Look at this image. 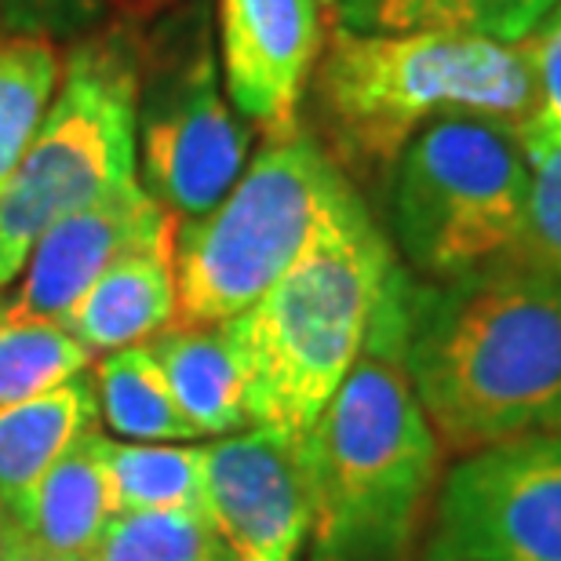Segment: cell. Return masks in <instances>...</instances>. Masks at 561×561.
Wrapping results in <instances>:
<instances>
[{"label":"cell","instance_id":"obj_1","mask_svg":"<svg viewBox=\"0 0 561 561\" xmlns=\"http://www.w3.org/2000/svg\"><path fill=\"white\" fill-rule=\"evenodd\" d=\"M405 368L442 453L561 434V271L511 255L445 285L409 277Z\"/></svg>","mask_w":561,"mask_h":561},{"label":"cell","instance_id":"obj_2","mask_svg":"<svg viewBox=\"0 0 561 561\" xmlns=\"http://www.w3.org/2000/svg\"><path fill=\"white\" fill-rule=\"evenodd\" d=\"M409 271L398 266L373 332L302 445L310 561H412L442 485V442L405 368Z\"/></svg>","mask_w":561,"mask_h":561},{"label":"cell","instance_id":"obj_3","mask_svg":"<svg viewBox=\"0 0 561 561\" xmlns=\"http://www.w3.org/2000/svg\"><path fill=\"white\" fill-rule=\"evenodd\" d=\"M398 266L394 244L351 183L299 260L222 324L241 362L249 426L307 445L362 354Z\"/></svg>","mask_w":561,"mask_h":561},{"label":"cell","instance_id":"obj_4","mask_svg":"<svg viewBox=\"0 0 561 561\" xmlns=\"http://www.w3.org/2000/svg\"><path fill=\"white\" fill-rule=\"evenodd\" d=\"M533 103L522 41L329 26L302 106H310V136L354 186H387L401 150L431 121L489 114L522 125Z\"/></svg>","mask_w":561,"mask_h":561},{"label":"cell","instance_id":"obj_5","mask_svg":"<svg viewBox=\"0 0 561 561\" xmlns=\"http://www.w3.org/2000/svg\"><path fill=\"white\" fill-rule=\"evenodd\" d=\"M383 190L394 255L423 285L522 255L529 168L518 121L489 114L431 121L401 150Z\"/></svg>","mask_w":561,"mask_h":561},{"label":"cell","instance_id":"obj_6","mask_svg":"<svg viewBox=\"0 0 561 561\" xmlns=\"http://www.w3.org/2000/svg\"><path fill=\"white\" fill-rule=\"evenodd\" d=\"M136 99V30L110 19L70 41L48 114L0 194V291L15 285L55 219L139 179Z\"/></svg>","mask_w":561,"mask_h":561},{"label":"cell","instance_id":"obj_7","mask_svg":"<svg viewBox=\"0 0 561 561\" xmlns=\"http://www.w3.org/2000/svg\"><path fill=\"white\" fill-rule=\"evenodd\" d=\"M351 186L302 125L263 139L216 208L175 227V321L227 324L299 260Z\"/></svg>","mask_w":561,"mask_h":561},{"label":"cell","instance_id":"obj_8","mask_svg":"<svg viewBox=\"0 0 561 561\" xmlns=\"http://www.w3.org/2000/svg\"><path fill=\"white\" fill-rule=\"evenodd\" d=\"M139 37L136 175L179 222L230 194L252 157V125L222 88L216 26L205 0H179Z\"/></svg>","mask_w":561,"mask_h":561},{"label":"cell","instance_id":"obj_9","mask_svg":"<svg viewBox=\"0 0 561 561\" xmlns=\"http://www.w3.org/2000/svg\"><path fill=\"white\" fill-rule=\"evenodd\" d=\"M431 551L456 561H561V434L459 456L434 496Z\"/></svg>","mask_w":561,"mask_h":561},{"label":"cell","instance_id":"obj_10","mask_svg":"<svg viewBox=\"0 0 561 561\" xmlns=\"http://www.w3.org/2000/svg\"><path fill=\"white\" fill-rule=\"evenodd\" d=\"M205 518L227 561H302L310 543L302 448L271 426L205 445Z\"/></svg>","mask_w":561,"mask_h":561},{"label":"cell","instance_id":"obj_11","mask_svg":"<svg viewBox=\"0 0 561 561\" xmlns=\"http://www.w3.org/2000/svg\"><path fill=\"white\" fill-rule=\"evenodd\" d=\"M321 0H216V55L233 110L263 139L302 128V103L324 48Z\"/></svg>","mask_w":561,"mask_h":561},{"label":"cell","instance_id":"obj_12","mask_svg":"<svg viewBox=\"0 0 561 561\" xmlns=\"http://www.w3.org/2000/svg\"><path fill=\"white\" fill-rule=\"evenodd\" d=\"M179 222L146 194L139 179L114 186L92 205L66 211L33 244L19 285L0 291V307L26 318L62 321L84 288L117 260Z\"/></svg>","mask_w":561,"mask_h":561},{"label":"cell","instance_id":"obj_13","mask_svg":"<svg viewBox=\"0 0 561 561\" xmlns=\"http://www.w3.org/2000/svg\"><path fill=\"white\" fill-rule=\"evenodd\" d=\"M175 227L121 252L59 321L92 354L153 340L175 321Z\"/></svg>","mask_w":561,"mask_h":561},{"label":"cell","instance_id":"obj_14","mask_svg":"<svg viewBox=\"0 0 561 561\" xmlns=\"http://www.w3.org/2000/svg\"><path fill=\"white\" fill-rule=\"evenodd\" d=\"M114 514L117 496L106 467V431H92L11 503L8 522L44 551L92 558Z\"/></svg>","mask_w":561,"mask_h":561},{"label":"cell","instance_id":"obj_15","mask_svg":"<svg viewBox=\"0 0 561 561\" xmlns=\"http://www.w3.org/2000/svg\"><path fill=\"white\" fill-rule=\"evenodd\" d=\"M146 346L197 437H227L249 426L241 362L222 324H168Z\"/></svg>","mask_w":561,"mask_h":561},{"label":"cell","instance_id":"obj_16","mask_svg":"<svg viewBox=\"0 0 561 561\" xmlns=\"http://www.w3.org/2000/svg\"><path fill=\"white\" fill-rule=\"evenodd\" d=\"M92 431H103V420L88 373L0 409V507L8 511L55 459Z\"/></svg>","mask_w":561,"mask_h":561},{"label":"cell","instance_id":"obj_17","mask_svg":"<svg viewBox=\"0 0 561 561\" xmlns=\"http://www.w3.org/2000/svg\"><path fill=\"white\" fill-rule=\"evenodd\" d=\"M558 0H335L329 26L351 33H453L518 44Z\"/></svg>","mask_w":561,"mask_h":561},{"label":"cell","instance_id":"obj_18","mask_svg":"<svg viewBox=\"0 0 561 561\" xmlns=\"http://www.w3.org/2000/svg\"><path fill=\"white\" fill-rule=\"evenodd\" d=\"M92 383L99 420L121 442H197V431L183 416L146 343L103 354Z\"/></svg>","mask_w":561,"mask_h":561},{"label":"cell","instance_id":"obj_19","mask_svg":"<svg viewBox=\"0 0 561 561\" xmlns=\"http://www.w3.org/2000/svg\"><path fill=\"white\" fill-rule=\"evenodd\" d=\"M106 467L117 511H205V445L106 434Z\"/></svg>","mask_w":561,"mask_h":561},{"label":"cell","instance_id":"obj_20","mask_svg":"<svg viewBox=\"0 0 561 561\" xmlns=\"http://www.w3.org/2000/svg\"><path fill=\"white\" fill-rule=\"evenodd\" d=\"M62 51L48 37L0 30V194L59 88Z\"/></svg>","mask_w":561,"mask_h":561},{"label":"cell","instance_id":"obj_21","mask_svg":"<svg viewBox=\"0 0 561 561\" xmlns=\"http://www.w3.org/2000/svg\"><path fill=\"white\" fill-rule=\"evenodd\" d=\"M92 368V351L59 321L0 307V409L66 383Z\"/></svg>","mask_w":561,"mask_h":561},{"label":"cell","instance_id":"obj_22","mask_svg":"<svg viewBox=\"0 0 561 561\" xmlns=\"http://www.w3.org/2000/svg\"><path fill=\"white\" fill-rule=\"evenodd\" d=\"M92 561H227L205 511H117Z\"/></svg>","mask_w":561,"mask_h":561},{"label":"cell","instance_id":"obj_23","mask_svg":"<svg viewBox=\"0 0 561 561\" xmlns=\"http://www.w3.org/2000/svg\"><path fill=\"white\" fill-rule=\"evenodd\" d=\"M522 150L529 168L522 255L561 271V128L525 121Z\"/></svg>","mask_w":561,"mask_h":561},{"label":"cell","instance_id":"obj_24","mask_svg":"<svg viewBox=\"0 0 561 561\" xmlns=\"http://www.w3.org/2000/svg\"><path fill=\"white\" fill-rule=\"evenodd\" d=\"M110 22V0H0V30L30 37H84Z\"/></svg>","mask_w":561,"mask_h":561},{"label":"cell","instance_id":"obj_25","mask_svg":"<svg viewBox=\"0 0 561 561\" xmlns=\"http://www.w3.org/2000/svg\"><path fill=\"white\" fill-rule=\"evenodd\" d=\"M522 48L529 55L536 84V103L529 121L533 125L561 128V0L536 22L529 37L522 41Z\"/></svg>","mask_w":561,"mask_h":561},{"label":"cell","instance_id":"obj_26","mask_svg":"<svg viewBox=\"0 0 561 561\" xmlns=\"http://www.w3.org/2000/svg\"><path fill=\"white\" fill-rule=\"evenodd\" d=\"M179 0H110V19L125 22V26H146L161 11L175 8Z\"/></svg>","mask_w":561,"mask_h":561},{"label":"cell","instance_id":"obj_27","mask_svg":"<svg viewBox=\"0 0 561 561\" xmlns=\"http://www.w3.org/2000/svg\"><path fill=\"white\" fill-rule=\"evenodd\" d=\"M8 525H11V522H8ZM4 561H92V558H77V554H55V551H44V547L30 543L26 536H19L15 529H8Z\"/></svg>","mask_w":561,"mask_h":561},{"label":"cell","instance_id":"obj_28","mask_svg":"<svg viewBox=\"0 0 561 561\" xmlns=\"http://www.w3.org/2000/svg\"><path fill=\"white\" fill-rule=\"evenodd\" d=\"M8 529H11V525H8V511L0 507V561H4V547H8Z\"/></svg>","mask_w":561,"mask_h":561},{"label":"cell","instance_id":"obj_29","mask_svg":"<svg viewBox=\"0 0 561 561\" xmlns=\"http://www.w3.org/2000/svg\"><path fill=\"white\" fill-rule=\"evenodd\" d=\"M423 561H456V558H448V554H437V551H426Z\"/></svg>","mask_w":561,"mask_h":561},{"label":"cell","instance_id":"obj_30","mask_svg":"<svg viewBox=\"0 0 561 561\" xmlns=\"http://www.w3.org/2000/svg\"><path fill=\"white\" fill-rule=\"evenodd\" d=\"M321 4H324V15H329V22H332V4H335V0H321Z\"/></svg>","mask_w":561,"mask_h":561}]
</instances>
